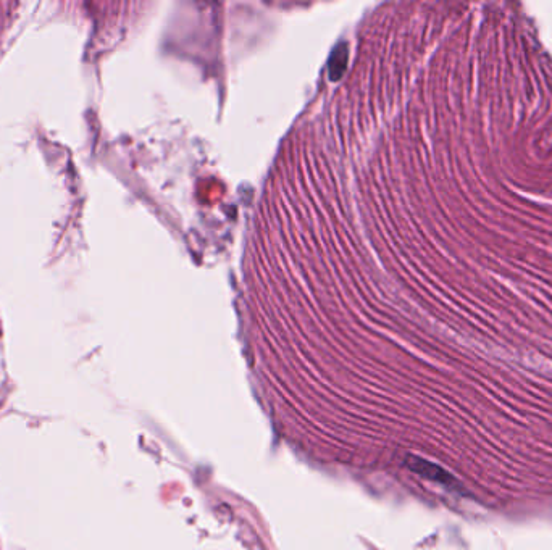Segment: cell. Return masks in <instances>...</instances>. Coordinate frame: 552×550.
<instances>
[{
  "label": "cell",
  "instance_id": "obj_1",
  "mask_svg": "<svg viewBox=\"0 0 552 550\" xmlns=\"http://www.w3.org/2000/svg\"><path fill=\"white\" fill-rule=\"evenodd\" d=\"M410 468H412L415 473L425 476L428 480H438L441 481V483H448V476H446V473H444L441 468L431 465V463L423 462V460L420 459H414L410 462Z\"/></svg>",
  "mask_w": 552,
  "mask_h": 550
}]
</instances>
